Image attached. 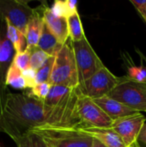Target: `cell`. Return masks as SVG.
I'll list each match as a JSON object with an SVG mask.
<instances>
[{
    "mask_svg": "<svg viewBox=\"0 0 146 147\" xmlns=\"http://www.w3.org/2000/svg\"><path fill=\"white\" fill-rule=\"evenodd\" d=\"M49 84L52 85H63L70 88H78L79 86L78 71L72 41L70 38L55 56L54 65Z\"/></svg>",
    "mask_w": 146,
    "mask_h": 147,
    "instance_id": "cell-3",
    "label": "cell"
},
{
    "mask_svg": "<svg viewBox=\"0 0 146 147\" xmlns=\"http://www.w3.org/2000/svg\"><path fill=\"white\" fill-rule=\"evenodd\" d=\"M8 93L9 92H7V85L4 83H3V81L0 78V115L3 113L5 98Z\"/></svg>",
    "mask_w": 146,
    "mask_h": 147,
    "instance_id": "cell-29",
    "label": "cell"
},
{
    "mask_svg": "<svg viewBox=\"0 0 146 147\" xmlns=\"http://www.w3.org/2000/svg\"><path fill=\"white\" fill-rule=\"evenodd\" d=\"M77 113L81 122L80 126L108 128L114 122L93 99L83 96L79 90L77 100Z\"/></svg>",
    "mask_w": 146,
    "mask_h": 147,
    "instance_id": "cell-7",
    "label": "cell"
},
{
    "mask_svg": "<svg viewBox=\"0 0 146 147\" xmlns=\"http://www.w3.org/2000/svg\"><path fill=\"white\" fill-rule=\"evenodd\" d=\"M108 96L138 112H146V84L130 81L125 76V80Z\"/></svg>",
    "mask_w": 146,
    "mask_h": 147,
    "instance_id": "cell-6",
    "label": "cell"
},
{
    "mask_svg": "<svg viewBox=\"0 0 146 147\" xmlns=\"http://www.w3.org/2000/svg\"><path fill=\"white\" fill-rule=\"evenodd\" d=\"M124 80L125 76L116 77L104 66L90 78L80 84L78 90L81 94L91 99L100 98L108 96Z\"/></svg>",
    "mask_w": 146,
    "mask_h": 147,
    "instance_id": "cell-4",
    "label": "cell"
},
{
    "mask_svg": "<svg viewBox=\"0 0 146 147\" xmlns=\"http://www.w3.org/2000/svg\"><path fill=\"white\" fill-rule=\"evenodd\" d=\"M62 46L63 45L59 42L57 38L53 35V34L44 22L43 30L37 47L45 53H46L48 55L56 56Z\"/></svg>",
    "mask_w": 146,
    "mask_h": 147,
    "instance_id": "cell-16",
    "label": "cell"
},
{
    "mask_svg": "<svg viewBox=\"0 0 146 147\" xmlns=\"http://www.w3.org/2000/svg\"><path fill=\"white\" fill-rule=\"evenodd\" d=\"M6 24V37L13 45L15 53H22L27 48V41L25 35L18 30L9 21H4Z\"/></svg>",
    "mask_w": 146,
    "mask_h": 147,
    "instance_id": "cell-17",
    "label": "cell"
},
{
    "mask_svg": "<svg viewBox=\"0 0 146 147\" xmlns=\"http://www.w3.org/2000/svg\"><path fill=\"white\" fill-rule=\"evenodd\" d=\"M14 50L13 45L7 37H0V78L4 84L7 71L15 56Z\"/></svg>",
    "mask_w": 146,
    "mask_h": 147,
    "instance_id": "cell-15",
    "label": "cell"
},
{
    "mask_svg": "<svg viewBox=\"0 0 146 147\" xmlns=\"http://www.w3.org/2000/svg\"><path fill=\"white\" fill-rule=\"evenodd\" d=\"M52 84L49 83H42V84H37L34 88L30 89L27 93L40 101H45V99L47 97L49 91L51 90Z\"/></svg>",
    "mask_w": 146,
    "mask_h": 147,
    "instance_id": "cell-25",
    "label": "cell"
},
{
    "mask_svg": "<svg viewBox=\"0 0 146 147\" xmlns=\"http://www.w3.org/2000/svg\"><path fill=\"white\" fill-rule=\"evenodd\" d=\"M17 147H47L44 140L36 133L29 131L13 139Z\"/></svg>",
    "mask_w": 146,
    "mask_h": 147,
    "instance_id": "cell-19",
    "label": "cell"
},
{
    "mask_svg": "<svg viewBox=\"0 0 146 147\" xmlns=\"http://www.w3.org/2000/svg\"><path fill=\"white\" fill-rule=\"evenodd\" d=\"M6 85H10L11 87L16 89V90H26L27 88V84L26 81L22 76V71L15 67L13 63L10 65L7 75H6V80H5Z\"/></svg>",
    "mask_w": 146,
    "mask_h": 147,
    "instance_id": "cell-20",
    "label": "cell"
},
{
    "mask_svg": "<svg viewBox=\"0 0 146 147\" xmlns=\"http://www.w3.org/2000/svg\"><path fill=\"white\" fill-rule=\"evenodd\" d=\"M39 134L47 147H92L94 138L78 127L44 126L31 130Z\"/></svg>",
    "mask_w": 146,
    "mask_h": 147,
    "instance_id": "cell-2",
    "label": "cell"
},
{
    "mask_svg": "<svg viewBox=\"0 0 146 147\" xmlns=\"http://www.w3.org/2000/svg\"><path fill=\"white\" fill-rule=\"evenodd\" d=\"M43 19L44 22L53 34V35L57 38L59 42L64 45L69 40L67 18L58 17L54 16L46 3L43 9Z\"/></svg>",
    "mask_w": 146,
    "mask_h": 147,
    "instance_id": "cell-10",
    "label": "cell"
},
{
    "mask_svg": "<svg viewBox=\"0 0 146 147\" xmlns=\"http://www.w3.org/2000/svg\"><path fill=\"white\" fill-rule=\"evenodd\" d=\"M36 9L24 0H0V21H9L24 35Z\"/></svg>",
    "mask_w": 146,
    "mask_h": 147,
    "instance_id": "cell-8",
    "label": "cell"
},
{
    "mask_svg": "<svg viewBox=\"0 0 146 147\" xmlns=\"http://www.w3.org/2000/svg\"><path fill=\"white\" fill-rule=\"evenodd\" d=\"M145 121V115L138 113L114 121L110 128L120 135L126 147H141L139 136Z\"/></svg>",
    "mask_w": 146,
    "mask_h": 147,
    "instance_id": "cell-9",
    "label": "cell"
},
{
    "mask_svg": "<svg viewBox=\"0 0 146 147\" xmlns=\"http://www.w3.org/2000/svg\"><path fill=\"white\" fill-rule=\"evenodd\" d=\"M93 101L113 121L140 113V112H138V111L126 106L125 104L109 97L108 96H102L100 98H96V99H93Z\"/></svg>",
    "mask_w": 146,
    "mask_h": 147,
    "instance_id": "cell-11",
    "label": "cell"
},
{
    "mask_svg": "<svg viewBox=\"0 0 146 147\" xmlns=\"http://www.w3.org/2000/svg\"><path fill=\"white\" fill-rule=\"evenodd\" d=\"M36 72H37V71L31 67L22 71V76L27 84V88L29 90L34 88L36 85Z\"/></svg>",
    "mask_w": 146,
    "mask_h": 147,
    "instance_id": "cell-27",
    "label": "cell"
},
{
    "mask_svg": "<svg viewBox=\"0 0 146 147\" xmlns=\"http://www.w3.org/2000/svg\"><path fill=\"white\" fill-rule=\"evenodd\" d=\"M77 62L79 84L90 78L105 65L96 53L90 43L85 37L80 41L72 42Z\"/></svg>",
    "mask_w": 146,
    "mask_h": 147,
    "instance_id": "cell-5",
    "label": "cell"
},
{
    "mask_svg": "<svg viewBox=\"0 0 146 147\" xmlns=\"http://www.w3.org/2000/svg\"><path fill=\"white\" fill-rule=\"evenodd\" d=\"M78 88H70L63 85H52L45 102L50 106L67 105L77 99Z\"/></svg>",
    "mask_w": 146,
    "mask_h": 147,
    "instance_id": "cell-12",
    "label": "cell"
},
{
    "mask_svg": "<svg viewBox=\"0 0 146 147\" xmlns=\"http://www.w3.org/2000/svg\"><path fill=\"white\" fill-rule=\"evenodd\" d=\"M52 13L58 16V17H65L68 18L70 16L69 15V11H68V8L66 5V2L65 1H62V0H56L53 4L52 5V7L50 8Z\"/></svg>",
    "mask_w": 146,
    "mask_h": 147,
    "instance_id": "cell-26",
    "label": "cell"
},
{
    "mask_svg": "<svg viewBox=\"0 0 146 147\" xmlns=\"http://www.w3.org/2000/svg\"><path fill=\"white\" fill-rule=\"evenodd\" d=\"M139 143L141 147H146V122L139 136Z\"/></svg>",
    "mask_w": 146,
    "mask_h": 147,
    "instance_id": "cell-30",
    "label": "cell"
},
{
    "mask_svg": "<svg viewBox=\"0 0 146 147\" xmlns=\"http://www.w3.org/2000/svg\"><path fill=\"white\" fill-rule=\"evenodd\" d=\"M81 131L100 140L107 147H126L120 135L112 128H97L92 127H77Z\"/></svg>",
    "mask_w": 146,
    "mask_h": 147,
    "instance_id": "cell-14",
    "label": "cell"
},
{
    "mask_svg": "<svg viewBox=\"0 0 146 147\" xmlns=\"http://www.w3.org/2000/svg\"><path fill=\"white\" fill-rule=\"evenodd\" d=\"M46 3H43L42 5L35 8L36 11L34 16L29 21L26 33L25 38L27 41V47L33 48L38 46L43 27H44V19H43V9Z\"/></svg>",
    "mask_w": 146,
    "mask_h": 147,
    "instance_id": "cell-13",
    "label": "cell"
},
{
    "mask_svg": "<svg viewBox=\"0 0 146 147\" xmlns=\"http://www.w3.org/2000/svg\"><path fill=\"white\" fill-rule=\"evenodd\" d=\"M30 56H31V52L26 48V50L22 53H15L12 63L21 71H23L24 70L30 67Z\"/></svg>",
    "mask_w": 146,
    "mask_h": 147,
    "instance_id": "cell-24",
    "label": "cell"
},
{
    "mask_svg": "<svg viewBox=\"0 0 146 147\" xmlns=\"http://www.w3.org/2000/svg\"><path fill=\"white\" fill-rule=\"evenodd\" d=\"M77 100L67 105L54 107L27 92H9L0 115V132L13 140L44 126L77 127L81 122L77 113Z\"/></svg>",
    "mask_w": 146,
    "mask_h": 147,
    "instance_id": "cell-1",
    "label": "cell"
},
{
    "mask_svg": "<svg viewBox=\"0 0 146 147\" xmlns=\"http://www.w3.org/2000/svg\"><path fill=\"white\" fill-rule=\"evenodd\" d=\"M55 56H51L46 63L36 72V84L42 83H49L51 74L53 69Z\"/></svg>",
    "mask_w": 146,
    "mask_h": 147,
    "instance_id": "cell-22",
    "label": "cell"
},
{
    "mask_svg": "<svg viewBox=\"0 0 146 147\" xmlns=\"http://www.w3.org/2000/svg\"><path fill=\"white\" fill-rule=\"evenodd\" d=\"M0 147H1V146H0Z\"/></svg>",
    "mask_w": 146,
    "mask_h": 147,
    "instance_id": "cell-32",
    "label": "cell"
},
{
    "mask_svg": "<svg viewBox=\"0 0 146 147\" xmlns=\"http://www.w3.org/2000/svg\"><path fill=\"white\" fill-rule=\"evenodd\" d=\"M92 147H107L104 144H102L100 140H96L94 138V142H93V146Z\"/></svg>",
    "mask_w": 146,
    "mask_h": 147,
    "instance_id": "cell-31",
    "label": "cell"
},
{
    "mask_svg": "<svg viewBox=\"0 0 146 147\" xmlns=\"http://www.w3.org/2000/svg\"><path fill=\"white\" fill-rule=\"evenodd\" d=\"M69 38L72 42H77L85 38L84 30L78 12L67 18Z\"/></svg>",
    "mask_w": 146,
    "mask_h": 147,
    "instance_id": "cell-18",
    "label": "cell"
},
{
    "mask_svg": "<svg viewBox=\"0 0 146 147\" xmlns=\"http://www.w3.org/2000/svg\"><path fill=\"white\" fill-rule=\"evenodd\" d=\"M31 52L30 56V67L34 70H39L45 63L46 61L51 57L46 53L40 49L38 47H33V48H28Z\"/></svg>",
    "mask_w": 146,
    "mask_h": 147,
    "instance_id": "cell-23",
    "label": "cell"
},
{
    "mask_svg": "<svg viewBox=\"0 0 146 147\" xmlns=\"http://www.w3.org/2000/svg\"><path fill=\"white\" fill-rule=\"evenodd\" d=\"M126 78L130 81L146 84V65H135L129 63Z\"/></svg>",
    "mask_w": 146,
    "mask_h": 147,
    "instance_id": "cell-21",
    "label": "cell"
},
{
    "mask_svg": "<svg viewBox=\"0 0 146 147\" xmlns=\"http://www.w3.org/2000/svg\"><path fill=\"white\" fill-rule=\"evenodd\" d=\"M132 4L136 8V9L139 12L141 16L144 18L146 22V0L139 1V0H131Z\"/></svg>",
    "mask_w": 146,
    "mask_h": 147,
    "instance_id": "cell-28",
    "label": "cell"
}]
</instances>
